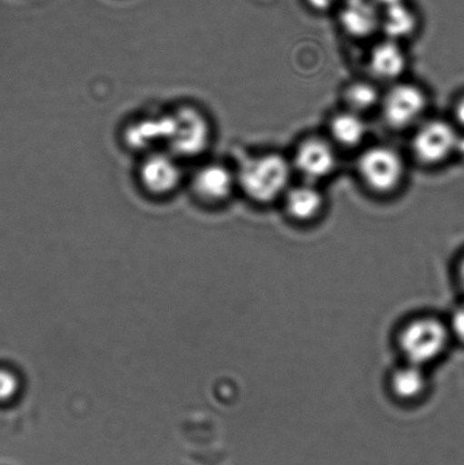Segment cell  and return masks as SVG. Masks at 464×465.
<instances>
[{
    "label": "cell",
    "mask_w": 464,
    "mask_h": 465,
    "mask_svg": "<svg viewBox=\"0 0 464 465\" xmlns=\"http://www.w3.org/2000/svg\"><path fill=\"white\" fill-rule=\"evenodd\" d=\"M284 211L291 220L298 223H311L317 220L324 212L326 198L318 184L302 181L291 185L281 199Z\"/></svg>",
    "instance_id": "cell-12"
},
{
    "label": "cell",
    "mask_w": 464,
    "mask_h": 465,
    "mask_svg": "<svg viewBox=\"0 0 464 465\" xmlns=\"http://www.w3.org/2000/svg\"><path fill=\"white\" fill-rule=\"evenodd\" d=\"M452 340L448 322L429 316L406 323L399 336V346L408 363L425 367L442 357Z\"/></svg>",
    "instance_id": "cell-4"
},
{
    "label": "cell",
    "mask_w": 464,
    "mask_h": 465,
    "mask_svg": "<svg viewBox=\"0 0 464 465\" xmlns=\"http://www.w3.org/2000/svg\"><path fill=\"white\" fill-rule=\"evenodd\" d=\"M453 123L464 129V95L459 98L453 107Z\"/></svg>",
    "instance_id": "cell-21"
},
{
    "label": "cell",
    "mask_w": 464,
    "mask_h": 465,
    "mask_svg": "<svg viewBox=\"0 0 464 465\" xmlns=\"http://www.w3.org/2000/svg\"><path fill=\"white\" fill-rule=\"evenodd\" d=\"M17 390V381L11 372L0 371V401L11 399Z\"/></svg>",
    "instance_id": "cell-19"
},
{
    "label": "cell",
    "mask_w": 464,
    "mask_h": 465,
    "mask_svg": "<svg viewBox=\"0 0 464 465\" xmlns=\"http://www.w3.org/2000/svg\"><path fill=\"white\" fill-rule=\"evenodd\" d=\"M308 6L317 12H327L336 7L340 0H306Z\"/></svg>",
    "instance_id": "cell-20"
},
{
    "label": "cell",
    "mask_w": 464,
    "mask_h": 465,
    "mask_svg": "<svg viewBox=\"0 0 464 465\" xmlns=\"http://www.w3.org/2000/svg\"><path fill=\"white\" fill-rule=\"evenodd\" d=\"M374 2L381 11V9L397 6V5L406 3V0H374Z\"/></svg>",
    "instance_id": "cell-23"
},
{
    "label": "cell",
    "mask_w": 464,
    "mask_h": 465,
    "mask_svg": "<svg viewBox=\"0 0 464 465\" xmlns=\"http://www.w3.org/2000/svg\"><path fill=\"white\" fill-rule=\"evenodd\" d=\"M410 58L402 43L384 38L376 41L368 53L367 67L370 77L379 84H393L406 79Z\"/></svg>",
    "instance_id": "cell-10"
},
{
    "label": "cell",
    "mask_w": 464,
    "mask_h": 465,
    "mask_svg": "<svg viewBox=\"0 0 464 465\" xmlns=\"http://www.w3.org/2000/svg\"><path fill=\"white\" fill-rule=\"evenodd\" d=\"M390 390L401 401H416L424 395L427 390V376L424 367L407 363L399 368L390 377Z\"/></svg>",
    "instance_id": "cell-17"
},
{
    "label": "cell",
    "mask_w": 464,
    "mask_h": 465,
    "mask_svg": "<svg viewBox=\"0 0 464 465\" xmlns=\"http://www.w3.org/2000/svg\"><path fill=\"white\" fill-rule=\"evenodd\" d=\"M457 278L459 282V285H460L461 290L464 294V254L459 260L458 266H457Z\"/></svg>",
    "instance_id": "cell-22"
},
{
    "label": "cell",
    "mask_w": 464,
    "mask_h": 465,
    "mask_svg": "<svg viewBox=\"0 0 464 465\" xmlns=\"http://www.w3.org/2000/svg\"><path fill=\"white\" fill-rule=\"evenodd\" d=\"M190 189L198 203L206 207L226 203L239 191L236 171L226 163H203L190 176Z\"/></svg>",
    "instance_id": "cell-9"
},
{
    "label": "cell",
    "mask_w": 464,
    "mask_h": 465,
    "mask_svg": "<svg viewBox=\"0 0 464 465\" xmlns=\"http://www.w3.org/2000/svg\"><path fill=\"white\" fill-rule=\"evenodd\" d=\"M124 139L127 147L145 153L165 149V114L156 116L138 117L125 126Z\"/></svg>",
    "instance_id": "cell-14"
},
{
    "label": "cell",
    "mask_w": 464,
    "mask_h": 465,
    "mask_svg": "<svg viewBox=\"0 0 464 465\" xmlns=\"http://www.w3.org/2000/svg\"><path fill=\"white\" fill-rule=\"evenodd\" d=\"M380 12V32L384 35V38L403 43L404 40L415 35L420 18L406 3L381 9Z\"/></svg>",
    "instance_id": "cell-16"
},
{
    "label": "cell",
    "mask_w": 464,
    "mask_h": 465,
    "mask_svg": "<svg viewBox=\"0 0 464 465\" xmlns=\"http://www.w3.org/2000/svg\"><path fill=\"white\" fill-rule=\"evenodd\" d=\"M461 135L453 121L426 118L412 130L410 152L421 166L435 168L444 165L458 154Z\"/></svg>",
    "instance_id": "cell-6"
},
{
    "label": "cell",
    "mask_w": 464,
    "mask_h": 465,
    "mask_svg": "<svg viewBox=\"0 0 464 465\" xmlns=\"http://www.w3.org/2000/svg\"><path fill=\"white\" fill-rule=\"evenodd\" d=\"M429 104V93L421 85L404 79L384 91L379 111L390 130L407 131L426 120Z\"/></svg>",
    "instance_id": "cell-5"
},
{
    "label": "cell",
    "mask_w": 464,
    "mask_h": 465,
    "mask_svg": "<svg viewBox=\"0 0 464 465\" xmlns=\"http://www.w3.org/2000/svg\"><path fill=\"white\" fill-rule=\"evenodd\" d=\"M370 135L365 115L342 108L329 118L327 136L339 149L360 148Z\"/></svg>",
    "instance_id": "cell-13"
},
{
    "label": "cell",
    "mask_w": 464,
    "mask_h": 465,
    "mask_svg": "<svg viewBox=\"0 0 464 465\" xmlns=\"http://www.w3.org/2000/svg\"><path fill=\"white\" fill-rule=\"evenodd\" d=\"M356 168L363 186L379 197L397 193L407 179L406 158L390 144L376 143L363 148Z\"/></svg>",
    "instance_id": "cell-2"
},
{
    "label": "cell",
    "mask_w": 464,
    "mask_h": 465,
    "mask_svg": "<svg viewBox=\"0 0 464 465\" xmlns=\"http://www.w3.org/2000/svg\"><path fill=\"white\" fill-rule=\"evenodd\" d=\"M448 326L452 339L464 345V303L454 310Z\"/></svg>",
    "instance_id": "cell-18"
},
{
    "label": "cell",
    "mask_w": 464,
    "mask_h": 465,
    "mask_svg": "<svg viewBox=\"0 0 464 465\" xmlns=\"http://www.w3.org/2000/svg\"><path fill=\"white\" fill-rule=\"evenodd\" d=\"M383 94L384 91L380 88L379 82L367 77L348 82L341 93V97L343 108L366 116L367 114L380 109Z\"/></svg>",
    "instance_id": "cell-15"
},
{
    "label": "cell",
    "mask_w": 464,
    "mask_h": 465,
    "mask_svg": "<svg viewBox=\"0 0 464 465\" xmlns=\"http://www.w3.org/2000/svg\"><path fill=\"white\" fill-rule=\"evenodd\" d=\"M165 149L183 161L200 156L212 140L211 118L193 104H180L165 113Z\"/></svg>",
    "instance_id": "cell-3"
},
{
    "label": "cell",
    "mask_w": 464,
    "mask_h": 465,
    "mask_svg": "<svg viewBox=\"0 0 464 465\" xmlns=\"http://www.w3.org/2000/svg\"><path fill=\"white\" fill-rule=\"evenodd\" d=\"M381 12L374 0H343L339 8V23L350 38L370 39L380 32Z\"/></svg>",
    "instance_id": "cell-11"
},
{
    "label": "cell",
    "mask_w": 464,
    "mask_h": 465,
    "mask_svg": "<svg viewBox=\"0 0 464 465\" xmlns=\"http://www.w3.org/2000/svg\"><path fill=\"white\" fill-rule=\"evenodd\" d=\"M290 158L295 174L313 184L330 179L340 166L339 148L327 135L306 136Z\"/></svg>",
    "instance_id": "cell-7"
},
{
    "label": "cell",
    "mask_w": 464,
    "mask_h": 465,
    "mask_svg": "<svg viewBox=\"0 0 464 465\" xmlns=\"http://www.w3.org/2000/svg\"><path fill=\"white\" fill-rule=\"evenodd\" d=\"M235 171L239 191L258 206L281 202L295 174L291 158L277 152L244 158Z\"/></svg>",
    "instance_id": "cell-1"
},
{
    "label": "cell",
    "mask_w": 464,
    "mask_h": 465,
    "mask_svg": "<svg viewBox=\"0 0 464 465\" xmlns=\"http://www.w3.org/2000/svg\"><path fill=\"white\" fill-rule=\"evenodd\" d=\"M185 179L182 159L166 149L143 154L138 167L141 189L153 198L170 197Z\"/></svg>",
    "instance_id": "cell-8"
}]
</instances>
